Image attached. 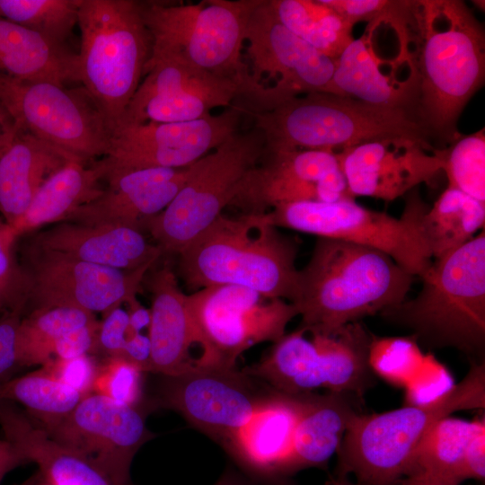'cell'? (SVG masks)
Listing matches in <instances>:
<instances>
[{
  "label": "cell",
  "instance_id": "24",
  "mask_svg": "<svg viewBox=\"0 0 485 485\" xmlns=\"http://www.w3.org/2000/svg\"><path fill=\"white\" fill-rule=\"evenodd\" d=\"M147 277L151 294L148 338L151 346L150 373L175 376L207 367L199 335L190 314L186 295L174 271L168 266L154 269Z\"/></svg>",
  "mask_w": 485,
  "mask_h": 485
},
{
  "label": "cell",
  "instance_id": "3",
  "mask_svg": "<svg viewBox=\"0 0 485 485\" xmlns=\"http://www.w3.org/2000/svg\"><path fill=\"white\" fill-rule=\"evenodd\" d=\"M297 248L264 214H221L177 255L178 273L190 290L237 286L292 303L299 269Z\"/></svg>",
  "mask_w": 485,
  "mask_h": 485
},
{
  "label": "cell",
  "instance_id": "37",
  "mask_svg": "<svg viewBox=\"0 0 485 485\" xmlns=\"http://www.w3.org/2000/svg\"><path fill=\"white\" fill-rule=\"evenodd\" d=\"M448 187L485 203V129L460 135L447 147L438 148Z\"/></svg>",
  "mask_w": 485,
  "mask_h": 485
},
{
  "label": "cell",
  "instance_id": "10",
  "mask_svg": "<svg viewBox=\"0 0 485 485\" xmlns=\"http://www.w3.org/2000/svg\"><path fill=\"white\" fill-rule=\"evenodd\" d=\"M410 6L411 1L394 0L387 12L367 22L362 35L335 60L324 93L417 115L419 81L410 30Z\"/></svg>",
  "mask_w": 485,
  "mask_h": 485
},
{
  "label": "cell",
  "instance_id": "32",
  "mask_svg": "<svg viewBox=\"0 0 485 485\" xmlns=\"http://www.w3.org/2000/svg\"><path fill=\"white\" fill-rule=\"evenodd\" d=\"M268 1L278 20L288 31L333 60L354 40V26L323 0Z\"/></svg>",
  "mask_w": 485,
  "mask_h": 485
},
{
  "label": "cell",
  "instance_id": "22",
  "mask_svg": "<svg viewBox=\"0 0 485 485\" xmlns=\"http://www.w3.org/2000/svg\"><path fill=\"white\" fill-rule=\"evenodd\" d=\"M349 195L392 201L442 171L438 148L429 142L394 136L339 152Z\"/></svg>",
  "mask_w": 485,
  "mask_h": 485
},
{
  "label": "cell",
  "instance_id": "2",
  "mask_svg": "<svg viewBox=\"0 0 485 485\" xmlns=\"http://www.w3.org/2000/svg\"><path fill=\"white\" fill-rule=\"evenodd\" d=\"M413 278L378 250L318 238L291 303L301 316L297 328L331 334L381 313L405 301Z\"/></svg>",
  "mask_w": 485,
  "mask_h": 485
},
{
  "label": "cell",
  "instance_id": "31",
  "mask_svg": "<svg viewBox=\"0 0 485 485\" xmlns=\"http://www.w3.org/2000/svg\"><path fill=\"white\" fill-rule=\"evenodd\" d=\"M485 203L446 187L420 216V229L432 260L464 245L484 229Z\"/></svg>",
  "mask_w": 485,
  "mask_h": 485
},
{
  "label": "cell",
  "instance_id": "40",
  "mask_svg": "<svg viewBox=\"0 0 485 485\" xmlns=\"http://www.w3.org/2000/svg\"><path fill=\"white\" fill-rule=\"evenodd\" d=\"M16 239L12 227L0 217V315L27 305L29 286L23 268L14 255Z\"/></svg>",
  "mask_w": 485,
  "mask_h": 485
},
{
  "label": "cell",
  "instance_id": "45",
  "mask_svg": "<svg viewBox=\"0 0 485 485\" xmlns=\"http://www.w3.org/2000/svg\"><path fill=\"white\" fill-rule=\"evenodd\" d=\"M100 322L75 329L61 338L53 346L52 357L70 359L98 350V333Z\"/></svg>",
  "mask_w": 485,
  "mask_h": 485
},
{
  "label": "cell",
  "instance_id": "28",
  "mask_svg": "<svg viewBox=\"0 0 485 485\" xmlns=\"http://www.w3.org/2000/svg\"><path fill=\"white\" fill-rule=\"evenodd\" d=\"M348 393L307 394L297 421L284 472L322 467L337 453L345 433L359 414Z\"/></svg>",
  "mask_w": 485,
  "mask_h": 485
},
{
  "label": "cell",
  "instance_id": "33",
  "mask_svg": "<svg viewBox=\"0 0 485 485\" xmlns=\"http://www.w3.org/2000/svg\"><path fill=\"white\" fill-rule=\"evenodd\" d=\"M482 419L469 421L448 416L438 420L416 447L407 475L428 472L459 485L463 481L465 447Z\"/></svg>",
  "mask_w": 485,
  "mask_h": 485
},
{
  "label": "cell",
  "instance_id": "53",
  "mask_svg": "<svg viewBox=\"0 0 485 485\" xmlns=\"http://www.w3.org/2000/svg\"><path fill=\"white\" fill-rule=\"evenodd\" d=\"M327 485H364L357 481H351L347 475L336 474Z\"/></svg>",
  "mask_w": 485,
  "mask_h": 485
},
{
  "label": "cell",
  "instance_id": "36",
  "mask_svg": "<svg viewBox=\"0 0 485 485\" xmlns=\"http://www.w3.org/2000/svg\"><path fill=\"white\" fill-rule=\"evenodd\" d=\"M80 0H0V16L65 45L78 22Z\"/></svg>",
  "mask_w": 485,
  "mask_h": 485
},
{
  "label": "cell",
  "instance_id": "43",
  "mask_svg": "<svg viewBox=\"0 0 485 485\" xmlns=\"http://www.w3.org/2000/svg\"><path fill=\"white\" fill-rule=\"evenodd\" d=\"M26 304L0 315V384L9 380L11 373L20 366L17 357V331Z\"/></svg>",
  "mask_w": 485,
  "mask_h": 485
},
{
  "label": "cell",
  "instance_id": "23",
  "mask_svg": "<svg viewBox=\"0 0 485 485\" xmlns=\"http://www.w3.org/2000/svg\"><path fill=\"white\" fill-rule=\"evenodd\" d=\"M187 167L146 168L110 174L103 180L106 186L101 193L77 208L66 222L142 230L145 221L161 213L182 188Z\"/></svg>",
  "mask_w": 485,
  "mask_h": 485
},
{
  "label": "cell",
  "instance_id": "7",
  "mask_svg": "<svg viewBox=\"0 0 485 485\" xmlns=\"http://www.w3.org/2000/svg\"><path fill=\"white\" fill-rule=\"evenodd\" d=\"M246 115L263 136L264 152L324 149L339 153L386 137L431 139L412 111L322 92L298 95L270 110Z\"/></svg>",
  "mask_w": 485,
  "mask_h": 485
},
{
  "label": "cell",
  "instance_id": "12",
  "mask_svg": "<svg viewBox=\"0 0 485 485\" xmlns=\"http://www.w3.org/2000/svg\"><path fill=\"white\" fill-rule=\"evenodd\" d=\"M263 152V136L253 128L236 131L187 167L186 181L174 198L143 225L162 254H178L222 214Z\"/></svg>",
  "mask_w": 485,
  "mask_h": 485
},
{
  "label": "cell",
  "instance_id": "39",
  "mask_svg": "<svg viewBox=\"0 0 485 485\" xmlns=\"http://www.w3.org/2000/svg\"><path fill=\"white\" fill-rule=\"evenodd\" d=\"M136 365L122 357H109L101 365L93 392L130 406L138 407L142 398V375Z\"/></svg>",
  "mask_w": 485,
  "mask_h": 485
},
{
  "label": "cell",
  "instance_id": "11",
  "mask_svg": "<svg viewBox=\"0 0 485 485\" xmlns=\"http://www.w3.org/2000/svg\"><path fill=\"white\" fill-rule=\"evenodd\" d=\"M427 206L414 189L407 194L400 217L364 207L353 198L283 204L266 216L277 228L378 250L413 277L421 278L433 260L420 229V216Z\"/></svg>",
  "mask_w": 485,
  "mask_h": 485
},
{
  "label": "cell",
  "instance_id": "6",
  "mask_svg": "<svg viewBox=\"0 0 485 485\" xmlns=\"http://www.w3.org/2000/svg\"><path fill=\"white\" fill-rule=\"evenodd\" d=\"M257 0H204L198 4L141 2L152 38L150 57L182 60L240 89L234 104L249 110L263 87L242 61L246 24Z\"/></svg>",
  "mask_w": 485,
  "mask_h": 485
},
{
  "label": "cell",
  "instance_id": "34",
  "mask_svg": "<svg viewBox=\"0 0 485 485\" xmlns=\"http://www.w3.org/2000/svg\"><path fill=\"white\" fill-rule=\"evenodd\" d=\"M85 396L40 369L0 384L1 400L22 404L41 428L63 419Z\"/></svg>",
  "mask_w": 485,
  "mask_h": 485
},
{
  "label": "cell",
  "instance_id": "8",
  "mask_svg": "<svg viewBox=\"0 0 485 485\" xmlns=\"http://www.w3.org/2000/svg\"><path fill=\"white\" fill-rule=\"evenodd\" d=\"M79 83L111 129L137 90L152 51L141 1L80 0Z\"/></svg>",
  "mask_w": 485,
  "mask_h": 485
},
{
  "label": "cell",
  "instance_id": "51",
  "mask_svg": "<svg viewBox=\"0 0 485 485\" xmlns=\"http://www.w3.org/2000/svg\"><path fill=\"white\" fill-rule=\"evenodd\" d=\"M398 485H458L438 476L417 472H412L401 480Z\"/></svg>",
  "mask_w": 485,
  "mask_h": 485
},
{
  "label": "cell",
  "instance_id": "46",
  "mask_svg": "<svg viewBox=\"0 0 485 485\" xmlns=\"http://www.w3.org/2000/svg\"><path fill=\"white\" fill-rule=\"evenodd\" d=\"M353 26L369 22L387 12L394 0H323Z\"/></svg>",
  "mask_w": 485,
  "mask_h": 485
},
{
  "label": "cell",
  "instance_id": "16",
  "mask_svg": "<svg viewBox=\"0 0 485 485\" xmlns=\"http://www.w3.org/2000/svg\"><path fill=\"white\" fill-rule=\"evenodd\" d=\"M244 42L251 75L264 92L256 112L270 110L298 95L324 93L331 80L335 60L288 31L268 0H257L252 8Z\"/></svg>",
  "mask_w": 485,
  "mask_h": 485
},
{
  "label": "cell",
  "instance_id": "38",
  "mask_svg": "<svg viewBox=\"0 0 485 485\" xmlns=\"http://www.w3.org/2000/svg\"><path fill=\"white\" fill-rule=\"evenodd\" d=\"M425 355L413 336L372 337L369 366L375 374L397 386H405L421 366Z\"/></svg>",
  "mask_w": 485,
  "mask_h": 485
},
{
  "label": "cell",
  "instance_id": "17",
  "mask_svg": "<svg viewBox=\"0 0 485 485\" xmlns=\"http://www.w3.org/2000/svg\"><path fill=\"white\" fill-rule=\"evenodd\" d=\"M346 198H353L338 152L277 150L263 152L258 164L237 185L228 207L241 214H264L283 204Z\"/></svg>",
  "mask_w": 485,
  "mask_h": 485
},
{
  "label": "cell",
  "instance_id": "30",
  "mask_svg": "<svg viewBox=\"0 0 485 485\" xmlns=\"http://www.w3.org/2000/svg\"><path fill=\"white\" fill-rule=\"evenodd\" d=\"M103 175L96 161H68L38 190L23 215L9 225L16 237L66 222L102 191Z\"/></svg>",
  "mask_w": 485,
  "mask_h": 485
},
{
  "label": "cell",
  "instance_id": "4",
  "mask_svg": "<svg viewBox=\"0 0 485 485\" xmlns=\"http://www.w3.org/2000/svg\"><path fill=\"white\" fill-rule=\"evenodd\" d=\"M418 295L382 312L418 343L454 348L481 360L485 345V232L432 260Z\"/></svg>",
  "mask_w": 485,
  "mask_h": 485
},
{
  "label": "cell",
  "instance_id": "42",
  "mask_svg": "<svg viewBox=\"0 0 485 485\" xmlns=\"http://www.w3.org/2000/svg\"><path fill=\"white\" fill-rule=\"evenodd\" d=\"M99 365L90 355L62 359L52 357L42 365V373L87 395L93 392V385Z\"/></svg>",
  "mask_w": 485,
  "mask_h": 485
},
{
  "label": "cell",
  "instance_id": "19",
  "mask_svg": "<svg viewBox=\"0 0 485 485\" xmlns=\"http://www.w3.org/2000/svg\"><path fill=\"white\" fill-rule=\"evenodd\" d=\"M119 485L130 484V467L144 444L155 435L136 406L91 392L63 419L42 428Z\"/></svg>",
  "mask_w": 485,
  "mask_h": 485
},
{
  "label": "cell",
  "instance_id": "41",
  "mask_svg": "<svg viewBox=\"0 0 485 485\" xmlns=\"http://www.w3.org/2000/svg\"><path fill=\"white\" fill-rule=\"evenodd\" d=\"M454 385L445 366L432 355H425L423 362L405 385L406 405L431 402L445 393Z\"/></svg>",
  "mask_w": 485,
  "mask_h": 485
},
{
  "label": "cell",
  "instance_id": "15",
  "mask_svg": "<svg viewBox=\"0 0 485 485\" xmlns=\"http://www.w3.org/2000/svg\"><path fill=\"white\" fill-rule=\"evenodd\" d=\"M243 110L233 104L218 115L184 122L121 123L105 156L96 161L103 180L146 168H185L238 131Z\"/></svg>",
  "mask_w": 485,
  "mask_h": 485
},
{
  "label": "cell",
  "instance_id": "50",
  "mask_svg": "<svg viewBox=\"0 0 485 485\" xmlns=\"http://www.w3.org/2000/svg\"><path fill=\"white\" fill-rule=\"evenodd\" d=\"M129 306L128 320H129V335L132 333L140 332L146 327H149L150 323V310L141 306L137 301V298L127 303Z\"/></svg>",
  "mask_w": 485,
  "mask_h": 485
},
{
  "label": "cell",
  "instance_id": "1",
  "mask_svg": "<svg viewBox=\"0 0 485 485\" xmlns=\"http://www.w3.org/2000/svg\"><path fill=\"white\" fill-rule=\"evenodd\" d=\"M410 30L419 81L417 115L444 146L461 134V112L485 79V33L460 0H413Z\"/></svg>",
  "mask_w": 485,
  "mask_h": 485
},
{
  "label": "cell",
  "instance_id": "56",
  "mask_svg": "<svg viewBox=\"0 0 485 485\" xmlns=\"http://www.w3.org/2000/svg\"><path fill=\"white\" fill-rule=\"evenodd\" d=\"M2 401V400H1V397H0V401Z\"/></svg>",
  "mask_w": 485,
  "mask_h": 485
},
{
  "label": "cell",
  "instance_id": "13",
  "mask_svg": "<svg viewBox=\"0 0 485 485\" xmlns=\"http://www.w3.org/2000/svg\"><path fill=\"white\" fill-rule=\"evenodd\" d=\"M0 105L15 128L75 160L93 163L108 152L111 129L83 86L67 89L0 74Z\"/></svg>",
  "mask_w": 485,
  "mask_h": 485
},
{
  "label": "cell",
  "instance_id": "49",
  "mask_svg": "<svg viewBox=\"0 0 485 485\" xmlns=\"http://www.w3.org/2000/svg\"><path fill=\"white\" fill-rule=\"evenodd\" d=\"M27 463L18 450L6 439H0V483L14 468Z\"/></svg>",
  "mask_w": 485,
  "mask_h": 485
},
{
  "label": "cell",
  "instance_id": "29",
  "mask_svg": "<svg viewBox=\"0 0 485 485\" xmlns=\"http://www.w3.org/2000/svg\"><path fill=\"white\" fill-rule=\"evenodd\" d=\"M0 74L66 86L79 83L77 54L0 16Z\"/></svg>",
  "mask_w": 485,
  "mask_h": 485
},
{
  "label": "cell",
  "instance_id": "35",
  "mask_svg": "<svg viewBox=\"0 0 485 485\" xmlns=\"http://www.w3.org/2000/svg\"><path fill=\"white\" fill-rule=\"evenodd\" d=\"M97 321L94 313L71 307L33 309L22 316L17 331L20 366L44 365L55 342L65 334Z\"/></svg>",
  "mask_w": 485,
  "mask_h": 485
},
{
  "label": "cell",
  "instance_id": "9",
  "mask_svg": "<svg viewBox=\"0 0 485 485\" xmlns=\"http://www.w3.org/2000/svg\"><path fill=\"white\" fill-rule=\"evenodd\" d=\"M372 337L359 322L331 334L297 328L274 342L259 362L242 370L287 394L323 388L361 399L375 384L368 361Z\"/></svg>",
  "mask_w": 485,
  "mask_h": 485
},
{
  "label": "cell",
  "instance_id": "47",
  "mask_svg": "<svg viewBox=\"0 0 485 485\" xmlns=\"http://www.w3.org/2000/svg\"><path fill=\"white\" fill-rule=\"evenodd\" d=\"M462 474L463 481L476 479L483 481L485 477V418L470 437L464 450Z\"/></svg>",
  "mask_w": 485,
  "mask_h": 485
},
{
  "label": "cell",
  "instance_id": "52",
  "mask_svg": "<svg viewBox=\"0 0 485 485\" xmlns=\"http://www.w3.org/2000/svg\"><path fill=\"white\" fill-rule=\"evenodd\" d=\"M14 130L13 122L0 105V150L11 137Z\"/></svg>",
  "mask_w": 485,
  "mask_h": 485
},
{
  "label": "cell",
  "instance_id": "25",
  "mask_svg": "<svg viewBox=\"0 0 485 485\" xmlns=\"http://www.w3.org/2000/svg\"><path fill=\"white\" fill-rule=\"evenodd\" d=\"M31 245L120 270L154 267L162 251L142 230L117 225L61 222L41 229Z\"/></svg>",
  "mask_w": 485,
  "mask_h": 485
},
{
  "label": "cell",
  "instance_id": "21",
  "mask_svg": "<svg viewBox=\"0 0 485 485\" xmlns=\"http://www.w3.org/2000/svg\"><path fill=\"white\" fill-rule=\"evenodd\" d=\"M144 75L119 124L196 120L240 97L234 82L174 57H150Z\"/></svg>",
  "mask_w": 485,
  "mask_h": 485
},
{
  "label": "cell",
  "instance_id": "48",
  "mask_svg": "<svg viewBox=\"0 0 485 485\" xmlns=\"http://www.w3.org/2000/svg\"><path fill=\"white\" fill-rule=\"evenodd\" d=\"M151 346L148 335L141 332L129 335L120 357L138 366L144 373H150Z\"/></svg>",
  "mask_w": 485,
  "mask_h": 485
},
{
  "label": "cell",
  "instance_id": "18",
  "mask_svg": "<svg viewBox=\"0 0 485 485\" xmlns=\"http://www.w3.org/2000/svg\"><path fill=\"white\" fill-rule=\"evenodd\" d=\"M25 272L33 309L71 307L106 314L137 298L153 268L120 270L30 245ZM32 309V310H33Z\"/></svg>",
  "mask_w": 485,
  "mask_h": 485
},
{
  "label": "cell",
  "instance_id": "14",
  "mask_svg": "<svg viewBox=\"0 0 485 485\" xmlns=\"http://www.w3.org/2000/svg\"><path fill=\"white\" fill-rule=\"evenodd\" d=\"M207 367L233 368L237 358L262 342H276L298 315L279 298L237 286H213L186 295Z\"/></svg>",
  "mask_w": 485,
  "mask_h": 485
},
{
  "label": "cell",
  "instance_id": "20",
  "mask_svg": "<svg viewBox=\"0 0 485 485\" xmlns=\"http://www.w3.org/2000/svg\"><path fill=\"white\" fill-rule=\"evenodd\" d=\"M164 380L161 405L225 446L271 390L262 392L259 380L235 367L200 368Z\"/></svg>",
  "mask_w": 485,
  "mask_h": 485
},
{
  "label": "cell",
  "instance_id": "44",
  "mask_svg": "<svg viewBox=\"0 0 485 485\" xmlns=\"http://www.w3.org/2000/svg\"><path fill=\"white\" fill-rule=\"evenodd\" d=\"M128 337V313L120 306L114 308L100 322L98 350H102L109 357H120Z\"/></svg>",
  "mask_w": 485,
  "mask_h": 485
},
{
  "label": "cell",
  "instance_id": "27",
  "mask_svg": "<svg viewBox=\"0 0 485 485\" xmlns=\"http://www.w3.org/2000/svg\"><path fill=\"white\" fill-rule=\"evenodd\" d=\"M13 128V135L0 150V214L8 225L23 215L38 190L54 172L68 161L75 160Z\"/></svg>",
  "mask_w": 485,
  "mask_h": 485
},
{
  "label": "cell",
  "instance_id": "5",
  "mask_svg": "<svg viewBox=\"0 0 485 485\" xmlns=\"http://www.w3.org/2000/svg\"><path fill=\"white\" fill-rule=\"evenodd\" d=\"M484 408L485 364L472 361L461 382L431 402L357 414L336 453L337 473H352L364 485H398L409 472L416 447L438 420Z\"/></svg>",
  "mask_w": 485,
  "mask_h": 485
},
{
  "label": "cell",
  "instance_id": "26",
  "mask_svg": "<svg viewBox=\"0 0 485 485\" xmlns=\"http://www.w3.org/2000/svg\"><path fill=\"white\" fill-rule=\"evenodd\" d=\"M307 394H287L271 389L225 445L227 450L254 472L283 473Z\"/></svg>",
  "mask_w": 485,
  "mask_h": 485
},
{
  "label": "cell",
  "instance_id": "54",
  "mask_svg": "<svg viewBox=\"0 0 485 485\" xmlns=\"http://www.w3.org/2000/svg\"><path fill=\"white\" fill-rule=\"evenodd\" d=\"M215 485H245V484L242 483V481L236 480L234 477L227 475L225 477H223Z\"/></svg>",
  "mask_w": 485,
  "mask_h": 485
},
{
  "label": "cell",
  "instance_id": "55",
  "mask_svg": "<svg viewBox=\"0 0 485 485\" xmlns=\"http://www.w3.org/2000/svg\"><path fill=\"white\" fill-rule=\"evenodd\" d=\"M35 485H53V484L43 478V480L40 482H38Z\"/></svg>",
  "mask_w": 485,
  "mask_h": 485
}]
</instances>
